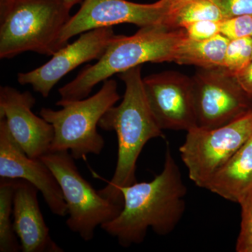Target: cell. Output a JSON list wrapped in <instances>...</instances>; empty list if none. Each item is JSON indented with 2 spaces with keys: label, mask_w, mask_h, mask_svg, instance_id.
<instances>
[{
  "label": "cell",
  "mask_w": 252,
  "mask_h": 252,
  "mask_svg": "<svg viewBox=\"0 0 252 252\" xmlns=\"http://www.w3.org/2000/svg\"><path fill=\"white\" fill-rule=\"evenodd\" d=\"M167 5L168 11L162 25L168 28H185L197 21L224 19L212 0H177Z\"/></svg>",
  "instance_id": "obj_17"
},
{
  "label": "cell",
  "mask_w": 252,
  "mask_h": 252,
  "mask_svg": "<svg viewBox=\"0 0 252 252\" xmlns=\"http://www.w3.org/2000/svg\"><path fill=\"white\" fill-rule=\"evenodd\" d=\"M252 136V110L226 125L189 130L180 152L190 180L206 189L212 177Z\"/></svg>",
  "instance_id": "obj_7"
},
{
  "label": "cell",
  "mask_w": 252,
  "mask_h": 252,
  "mask_svg": "<svg viewBox=\"0 0 252 252\" xmlns=\"http://www.w3.org/2000/svg\"><path fill=\"white\" fill-rule=\"evenodd\" d=\"M119 99L117 81L108 79L91 97L61 104L59 110L41 108L39 115L54 127L50 152L67 151L74 160L85 159L89 154H100L105 141L97 126L104 114Z\"/></svg>",
  "instance_id": "obj_5"
},
{
  "label": "cell",
  "mask_w": 252,
  "mask_h": 252,
  "mask_svg": "<svg viewBox=\"0 0 252 252\" xmlns=\"http://www.w3.org/2000/svg\"><path fill=\"white\" fill-rule=\"evenodd\" d=\"M0 177L30 182L42 194L54 215L67 216V205L54 174L41 159L32 158L23 152L3 120H0Z\"/></svg>",
  "instance_id": "obj_13"
},
{
  "label": "cell",
  "mask_w": 252,
  "mask_h": 252,
  "mask_svg": "<svg viewBox=\"0 0 252 252\" xmlns=\"http://www.w3.org/2000/svg\"><path fill=\"white\" fill-rule=\"evenodd\" d=\"M144 92L154 119L162 130L197 127L191 78L167 71L143 79Z\"/></svg>",
  "instance_id": "obj_10"
},
{
  "label": "cell",
  "mask_w": 252,
  "mask_h": 252,
  "mask_svg": "<svg viewBox=\"0 0 252 252\" xmlns=\"http://www.w3.org/2000/svg\"><path fill=\"white\" fill-rule=\"evenodd\" d=\"M175 1H177V0H159V1H160V3H162V4L167 5Z\"/></svg>",
  "instance_id": "obj_26"
},
{
  "label": "cell",
  "mask_w": 252,
  "mask_h": 252,
  "mask_svg": "<svg viewBox=\"0 0 252 252\" xmlns=\"http://www.w3.org/2000/svg\"><path fill=\"white\" fill-rule=\"evenodd\" d=\"M168 5L160 1L139 4L127 0H84L80 9L71 16L60 34L59 49L67 45L73 36L96 28L128 23L139 27L162 25Z\"/></svg>",
  "instance_id": "obj_9"
},
{
  "label": "cell",
  "mask_w": 252,
  "mask_h": 252,
  "mask_svg": "<svg viewBox=\"0 0 252 252\" xmlns=\"http://www.w3.org/2000/svg\"><path fill=\"white\" fill-rule=\"evenodd\" d=\"M229 41L221 34L205 40H194L187 36L177 48L174 62L204 69L223 67Z\"/></svg>",
  "instance_id": "obj_16"
},
{
  "label": "cell",
  "mask_w": 252,
  "mask_h": 252,
  "mask_svg": "<svg viewBox=\"0 0 252 252\" xmlns=\"http://www.w3.org/2000/svg\"><path fill=\"white\" fill-rule=\"evenodd\" d=\"M187 36L184 28L163 25L142 28L132 36H114L95 64L86 66L59 89L61 99L56 105L85 99L99 83L144 63L174 62L177 48Z\"/></svg>",
  "instance_id": "obj_3"
},
{
  "label": "cell",
  "mask_w": 252,
  "mask_h": 252,
  "mask_svg": "<svg viewBox=\"0 0 252 252\" xmlns=\"http://www.w3.org/2000/svg\"><path fill=\"white\" fill-rule=\"evenodd\" d=\"M71 9L63 0H0V59L56 54Z\"/></svg>",
  "instance_id": "obj_4"
},
{
  "label": "cell",
  "mask_w": 252,
  "mask_h": 252,
  "mask_svg": "<svg viewBox=\"0 0 252 252\" xmlns=\"http://www.w3.org/2000/svg\"><path fill=\"white\" fill-rule=\"evenodd\" d=\"M68 6L70 8H72L74 5L78 4H81L84 0H63Z\"/></svg>",
  "instance_id": "obj_25"
},
{
  "label": "cell",
  "mask_w": 252,
  "mask_h": 252,
  "mask_svg": "<svg viewBox=\"0 0 252 252\" xmlns=\"http://www.w3.org/2000/svg\"><path fill=\"white\" fill-rule=\"evenodd\" d=\"M206 189L238 204L252 190V136L212 177Z\"/></svg>",
  "instance_id": "obj_15"
},
{
  "label": "cell",
  "mask_w": 252,
  "mask_h": 252,
  "mask_svg": "<svg viewBox=\"0 0 252 252\" xmlns=\"http://www.w3.org/2000/svg\"><path fill=\"white\" fill-rule=\"evenodd\" d=\"M119 77L126 86L122 103L109 109L99 122L102 130L117 133V166L112 180L98 192L109 201L124 205L121 189L135 183L136 165L144 146L164 135L149 108L141 66L121 73Z\"/></svg>",
  "instance_id": "obj_2"
},
{
  "label": "cell",
  "mask_w": 252,
  "mask_h": 252,
  "mask_svg": "<svg viewBox=\"0 0 252 252\" xmlns=\"http://www.w3.org/2000/svg\"><path fill=\"white\" fill-rule=\"evenodd\" d=\"M16 180L0 181V252H17L21 250L14 229L13 200Z\"/></svg>",
  "instance_id": "obj_18"
},
{
  "label": "cell",
  "mask_w": 252,
  "mask_h": 252,
  "mask_svg": "<svg viewBox=\"0 0 252 252\" xmlns=\"http://www.w3.org/2000/svg\"><path fill=\"white\" fill-rule=\"evenodd\" d=\"M242 220L236 243L238 252H252V190L239 203Z\"/></svg>",
  "instance_id": "obj_20"
},
{
  "label": "cell",
  "mask_w": 252,
  "mask_h": 252,
  "mask_svg": "<svg viewBox=\"0 0 252 252\" xmlns=\"http://www.w3.org/2000/svg\"><path fill=\"white\" fill-rule=\"evenodd\" d=\"M218 6L223 18L252 16V0H212Z\"/></svg>",
  "instance_id": "obj_23"
},
{
  "label": "cell",
  "mask_w": 252,
  "mask_h": 252,
  "mask_svg": "<svg viewBox=\"0 0 252 252\" xmlns=\"http://www.w3.org/2000/svg\"><path fill=\"white\" fill-rule=\"evenodd\" d=\"M37 189L24 180L16 181L13 225L23 252H63L53 240L37 198Z\"/></svg>",
  "instance_id": "obj_14"
},
{
  "label": "cell",
  "mask_w": 252,
  "mask_h": 252,
  "mask_svg": "<svg viewBox=\"0 0 252 252\" xmlns=\"http://www.w3.org/2000/svg\"><path fill=\"white\" fill-rule=\"evenodd\" d=\"M252 60V36L231 40L225 51L223 67L237 74Z\"/></svg>",
  "instance_id": "obj_19"
},
{
  "label": "cell",
  "mask_w": 252,
  "mask_h": 252,
  "mask_svg": "<svg viewBox=\"0 0 252 252\" xmlns=\"http://www.w3.org/2000/svg\"><path fill=\"white\" fill-rule=\"evenodd\" d=\"M220 21L204 20L189 24L186 26L187 35L194 40H205L220 34Z\"/></svg>",
  "instance_id": "obj_22"
},
{
  "label": "cell",
  "mask_w": 252,
  "mask_h": 252,
  "mask_svg": "<svg viewBox=\"0 0 252 252\" xmlns=\"http://www.w3.org/2000/svg\"><path fill=\"white\" fill-rule=\"evenodd\" d=\"M220 33L230 41L252 36V16H235L222 20Z\"/></svg>",
  "instance_id": "obj_21"
},
{
  "label": "cell",
  "mask_w": 252,
  "mask_h": 252,
  "mask_svg": "<svg viewBox=\"0 0 252 252\" xmlns=\"http://www.w3.org/2000/svg\"><path fill=\"white\" fill-rule=\"evenodd\" d=\"M235 77L243 90L252 99V60Z\"/></svg>",
  "instance_id": "obj_24"
},
{
  "label": "cell",
  "mask_w": 252,
  "mask_h": 252,
  "mask_svg": "<svg viewBox=\"0 0 252 252\" xmlns=\"http://www.w3.org/2000/svg\"><path fill=\"white\" fill-rule=\"evenodd\" d=\"M114 34L112 27L99 28L82 33L79 39L67 44L53 55L52 59L31 72L19 73L18 82L31 85L44 98L60 80L83 63L103 56Z\"/></svg>",
  "instance_id": "obj_11"
},
{
  "label": "cell",
  "mask_w": 252,
  "mask_h": 252,
  "mask_svg": "<svg viewBox=\"0 0 252 252\" xmlns=\"http://www.w3.org/2000/svg\"><path fill=\"white\" fill-rule=\"evenodd\" d=\"M124 205L115 219L101 225L124 248L144 241L149 228L160 235L171 233L185 211L187 187L167 142L161 173L150 182L121 189Z\"/></svg>",
  "instance_id": "obj_1"
},
{
  "label": "cell",
  "mask_w": 252,
  "mask_h": 252,
  "mask_svg": "<svg viewBox=\"0 0 252 252\" xmlns=\"http://www.w3.org/2000/svg\"><path fill=\"white\" fill-rule=\"evenodd\" d=\"M35 102L29 91L0 87V120L4 121L11 137L28 157L39 159L50 152L54 130L51 124L32 112Z\"/></svg>",
  "instance_id": "obj_12"
},
{
  "label": "cell",
  "mask_w": 252,
  "mask_h": 252,
  "mask_svg": "<svg viewBox=\"0 0 252 252\" xmlns=\"http://www.w3.org/2000/svg\"><path fill=\"white\" fill-rule=\"evenodd\" d=\"M191 79L197 127H220L252 110V99L225 68H201Z\"/></svg>",
  "instance_id": "obj_8"
},
{
  "label": "cell",
  "mask_w": 252,
  "mask_h": 252,
  "mask_svg": "<svg viewBox=\"0 0 252 252\" xmlns=\"http://www.w3.org/2000/svg\"><path fill=\"white\" fill-rule=\"evenodd\" d=\"M49 167L61 187L67 207L66 224L84 241L94 238L97 227L115 219L123 205L109 201L81 175L67 151L49 152L40 158Z\"/></svg>",
  "instance_id": "obj_6"
}]
</instances>
